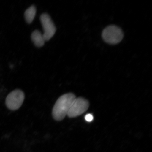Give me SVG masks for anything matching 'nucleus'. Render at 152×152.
<instances>
[{"mask_svg": "<svg viewBox=\"0 0 152 152\" xmlns=\"http://www.w3.org/2000/svg\"><path fill=\"white\" fill-rule=\"evenodd\" d=\"M76 96L72 93H67L61 96L55 103L53 111L52 116L54 119L61 121L67 115L71 106Z\"/></svg>", "mask_w": 152, "mask_h": 152, "instance_id": "f257e3e1", "label": "nucleus"}, {"mask_svg": "<svg viewBox=\"0 0 152 152\" xmlns=\"http://www.w3.org/2000/svg\"><path fill=\"white\" fill-rule=\"evenodd\" d=\"M94 119V117L91 114H87L85 116V119L88 122H91L93 121Z\"/></svg>", "mask_w": 152, "mask_h": 152, "instance_id": "6e6552de", "label": "nucleus"}, {"mask_svg": "<svg viewBox=\"0 0 152 152\" xmlns=\"http://www.w3.org/2000/svg\"><path fill=\"white\" fill-rule=\"evenodd\" d=\"M89 106L88 101L82 97L76 98L73 102L67 115L69 118L79 116L86 111Z\"/></svg>", "mask_w": 152, "mask_h": 152, "instance_id": "20e7f679", "label": "nucleus"}, {"mask_svg": "<svg viewBox=\"0 0 152 152\" xmlns=\"http://www.w3.org/2000/svg\"><path fill=\"white\" fill-rule=\"evenodd\" d=\"M102 36L106 42L111 45H116L122 40L124 33L120 28L112 25L107 27L104 30Z\"/></svg>", "mask_w": 152, "mask_h": 152, "instance_id": "f03ea898", "label": "nucleus"}, {"mask_svg": "<svg viewBox=\"0 0 152 152\" xmlns=\"http://www.w3.org/2000/svg\"><path fill=\"white\" fill-rule=\"evenodd\" d=\"M36 12L37 10L34 6H31L26 11L24 14L25 18L28 23H31L33 22L35 17Z\"/></svg>", "mask_w": 152, "mask_h": 152, "instance_id": "0eeeda50", "label": "nucleus"}, {"mask_svg": "<svg viewBox=\"0 0 152 152\" xmlns=\"http://www.w3.org/2000/svg\"><path fill=\"white\" fill-rule=\"evenodd\" d=\"M31 39L36 46L39 48L42 47L45 42L43 35L38 30L33 32L31 35Z\"/></svg>", "mask_w": 152, "mask_h": 152, "instance_id": "423d86ee", "label": "nucleus"}, {"mask_svg": "<svg viewBox=\"0 0 152 152\" xmlns=\"http://www.w3.org/2000/svg\"><path fill=\"white\" fill-rule=\"evenodd\" d=\"M24 99L25 94L23 91L19 89L14 90L6 98V106L11 110H16L21 107Z\"/></svg>", "mask_w": 152, "mask_h": 152, "instance_id": "7ed1b4c3", "label": "nucleus"}, {"mask_svg": "<svg viewBox=\"0 0 152 152\" xmlns=\"http://www.w3.org/2000/svg\"><path fill=\"white\" fill-rule=\"evenodd\" d=\"M40 20L44 30V37L45 41H49L54 35L56 28L50 17L48 14L44 13L40 16Z\"/></svg>", "mask_w": 152, "mask_h": 152, "instance_id": "39448f33", "label": "nucleus"}]
</instances>
